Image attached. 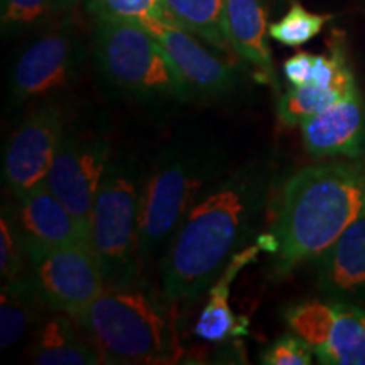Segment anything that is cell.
<instances>
[{"label":"cell","instance_id":"21","mask_svg":"<svg viewBox=\"0 0 365 365\" xmlns=\"http://www.w3.org/2000/svg\"><path fill=\"white\" fill-rule=\"evenodd\" d=\"M357 91L360 90L354 75L345 76L339 83L328 88L314 85L301 86V88L291 86L277 102V118L287 127L301 125L308 118L325 112L327 108L339 103L340 100L352 97Z\"/></svg>","mask_w":365,"mask_h":365},{"label":"cell","instance_id":"28","mask_svg":"<svg viewBox=\"0 0 365 365\" xmlns=\"http://www.w3.org/2000/svg\"><path fill=\"white\" fill-rule=\"evenodd\" d=\"M313 65H314V54L301 51L296 53L294 56L287 58L282 65V73H284L286 80L289 81L291 86L301 88L312 83L313 76Z\"/></svg>","mask_w":365,"mask_h":365},{"label":"cell","instance_id":"26","mask_svg":"<svg viewBox=\"0 0 365 365\" xmlns=\"http://www.w3.org/2000/svg\"><path fill=\"white\" fill-rule=\"evenodd\" d=\"M86 9L95 19H120L130 22L161 19L171 21L163 0H85Z\"/></svg>","mask_w":365,"mask_h":365},{"label":"cell","instance_id":"11","mask_svg":"<svg viewBox=\"0 0 365 365\" xmlns=\"http://www.w3.org/2000/svg\"><path fill=\"white\" fill-rule=\"evenodd\" d=\"M139 26L166 49L193 93L222 97L235 88L237 73L234 68L198 43L190 31L182 29L176 22L161 19L140 22Z\"/></svg>","mask_w":365,"mask_h":365},{"label":"cell","instance_id":"9","mask_svg":"<svg viewBox=\"0 0 365 365\" xmlns=\"http://www.w3.org/2000/svg\"><path fill=\"white\" fill-rule=\"evenodd\" d=\"M110 145L102 137L66 130L46 186L88 232L97 193L112 163Z\"/></svg>","mask_w":365,"mask_h":365},{"label":"cell","instance_id":"15","mask_svg":"<svg viewBox=\"0 0 365 365\" xmlns=\"http://www.w3.org/2000/svg\"><path fill=\"white\" fill-rule=\"evenodd\" d=\"M261 250L262 245L255 242L249 247L235 252L227 262L218 279L210 286L208 301L200 312L198 322L195 325V335L200 340L207 341V344L222 345L249 335L250 319L244 314H237L230 308V293L237 276L249 264L257 261V255Z\"/></svg>","mask_w":365,"mask_h":365},{"label":"cell","instance_id":"25","mask_svg":"<svg viewBox=\"0 0 365 365\" xmlns=\"http://www.w3.org/2000/svg\"><path fill=\"white\" fill-rule=\"evenodd\" d=\"M29 254L12 207H2L0 215V276L2 281L16 279L27 271Z\"/></svg>","mask_w":365,"mask_h":365},{"label":"cell","instance_id":"7","mask_svg":"<svg viewBox=\"0 0 365 365\" xmlns=\"http://www.w3.org/2000/svg\"><path fill=\"white\" fill-rule=\"evenodd\" d=\"M27 254L29 264L26 272L49 312L78 317L107 287L102 269L88 245H31Z\"/></svg>","mask_w":365,"mask_h":365},{"label":"cell","instance_id":"8","mask_svg":"<svg viewBox=\"0 0 365 365\" xmlns=\"http://www.w3.org/2000/svg\"><path fill=\"white\" fill-rule=\"evenodd\" d=\"M85 59L76 27L63 21L33 41L14 63L9 91L16 103L43 98L75 83Z\"/></svg>","mask_w":365,"mask_h":365},{"label":"cell","instance_id":"14","mask_svg":"<svg viewBox=\"0 0 365 365\" xmlns=\"http://www.w3.org/2000/svg\"><path fill=\"white\" fill-rule=\"evenodd\" d=\"M318 289L328 301L365 303V212L319 257Z\"/></svg>","mask_w":365,"mask_h":365},{"label":"cell","instance_id":"19","mask_svg":"<svg viewBox=\"0 0 365 365\" xmlns=\"http://www.w3.org/2000/svg\"><path fill=\"white\" fill-rule=\"evenodd\" d=\"M335 308L330 336L314 357L325 365H365V308L339 301Z\"/></svg>","mask_w":365,"mask_h":365},{"label":"cell","instance_id":"16","mask_svg":"<svg viewBox=\"0 0 365 365\" xmlns=\"http://www.w3.org/2000/svg\"><path fill=\"white\" fill-rule=\"evenodd\" d=\"M225 26L234 54L254 68L262 83L279 88L267 43V0H225Z\"/></svg>","mask_w":365,"mask_h":365},{"label":"cell","instance_id":"12","mask_svg":"<svg viewBox=\"0 0 365 365\" xmlns=\"http://www.w3.org/2000/svg\"><path fill=\"white\" fill-rule=\"evenodd\" d=\"M299 127L304 149L314 159H365V102L360 91Z\"/></svg>","mask_w":365,"mask_h":365},{"label":"cell","instance_id":"5","mask_svg":"<svg viewBox=\"0 0 365 365\" xmlns=\"http://www.w3.org/2000/svg\"><path fill=\"white\" fill-rule=\"evenodd\" d=\"M143 178L129 161L112 159L90 217L88 242L107 286L139 279V210Z\"/></svg>","mask_w":365,"mask_h":365},{"label":"cell","instance_id":"23","mask_svg":"<svg viewBox=\"0 0 365 365\" xmlns=\"http://www.w3.org/2000/svg\"><path fill=\"white\" fill-rule=\"evenodd\" d=\"M335 317V301H328V303L318 299L301 301L284 309L286 325L307 341L314 352L327 344Z\"/></svg>","mask_w":365,"mask_h":365},{"label":"cell","instance_id":"22","mask_svg":"<svg viewBox=\"0 0 365 365\" xmlns=\"http://www.w3.org/2000/svg\"><path fill=\"white\" fill-rule=\"evenodd\" d=\"M78 4L80 0H2V33L11 36L43 26L68 16Z\"/></svg>","mask_w":365,"mask_h":365},{"label":"cell","instance_id":"13","mask_svg":"<svg viewBox=\"0 0 365 365\" xmlns=\"http://www.w3.org/2000/svg\"><path fill=\"white\" fill-rule=\"evenodd\" d=\"M16 200L12 212L27 247H56L68 244H85L90 247L88 232L46 185Z\"/></svg>","mask_w":365,"mask_h":365},{"label":"cell","instance_id":"1","mask_svg":"<svg viewBox=\"0 0 365 365\" xmlns=\"http://www.w3.org/2000/svg\"><path fill=\"white\" fill-rule=\"evenodd\" d=\"M271 191L266 166L234 173L196 200L161 257L163 293L190 303L207 293L261 218Z\"/></svg>","mask_w":365,"mask_h":365},{"label":"cell","instance_id":"4","mask_svg":"<svg viewBox=\"0 0 365 365\" xmlns=\"http://www.w3.org/2000/svg\"><path fill=\"white\" fill-rule=\"evenodd\" d=\"M93 54L105 80L137 100L188 102L193 90L166 49L137 22L95 19Z\"/></svg>","mask_w":365,"mask_h":365},{"label":"cell","instance_id":"20","mask_svg":"<svg viewBox=\"0 0 365 365\" xmlns=\"http://www.w3.org/2000/svg\"><path fill=\"white\" fill-rule=\"evenodd\" d=\"M173 22L227 56L234 54L225 26V0H163Z\"/></svg>","mask_w":365,"mask_h":365},{"label":"cell","instance_id":"6","mask_svg":"<svg viewBox=\"0 0 365 365\" xmlns=\"http://www.w3.org/2000/svg\"><path fill=\"white\" fill-rule=\"evenodd\" d=\"M213 168L193 154H170L159 159L144 180L139 210V255L143 267L180 227L196 200L207 190Z\"/></svg>","mask_w":365,"mask_h":365},{"label":"cell","instance_id":"2","mask_svg":"<svg viewBox=\"0 0 365 365\" xmlns=\"http://www.w3.org/2000/svg\"><path fill=\"white\" fill-rule=\"evenodd\" d=\"M365 212V161L325 163L282 185L271 234L274 277L319 259Z\"/></svg>","mask_w":365,"mask_h":365},{"label":"cell","instance_id":"17","mask_svg":"<svg viewBox=\"0 0 365 365\" xmlns=\"http://www.w3.org/2000/svg\"><path fill=\"white\" fill-rule=\"evenodd\" d=\"M29 360L36 365L103 364L76 318L61 312H51L39 322L29 346Z\"/></svg>","mask_w":365,"mask_h":365},{"label":"cell","instance_id":"24","mask_svg":"<svg viewBox=\"0 0 365 365\" xmlns=\"http://www.w3.org/2000/svg\"><path fill=\"white\" fill-rule=\"evenodd\" d=\"M331 16L314 14L293 2L279 21L269 26V36L286 48H299L322 33Z\"/></svg>","mask_w":365,"mask_h":365},{"label":"cell","instance_id":"27","mask_svg":"<svg viewBox=\"0 0 365 365\" xmlns=\"http://www.w3.org/2000/svg\"><path fill=\"white\" fill-rule=\"evenodd\" d=\"M314 350L296 333H286L274 340L259 357L264 365H309L313 364Z\"/></svg>","mask_w":365,"mask_h":365},{"label":"cell","instance_id":"18","mask_svg":"<svg viewBox=\"0 0 365 365\" xmlns=\"http://www.w3.org/2000/svg\"><path fill=\"white\" fill-rule=\"evenodd\" d=\"M46 308L43 298L26 274L4 281L0 293V346L11 349L39 323Z\"/></svg>","mask_w":365,"mask_h":365},{"label":"cell","instance_id":"29","mask_svg":"<svg viewBox=\"0 0 365 365\" xmlns=\"http://www.w3.org/2000/svg\"><path fill=\"white\" fill-rule=\"evenodd\" d=\"M271 2V4H284L286 0H267V4Z\"/></svg>","mask_w":365,"mask_h":365},{"label":"cell","instance_id":"3","mask_svg":"<svg viewBox=\"0 0 365 365\" xmlns=\"http://www.w3.org/2000/svg\"><path fill=\"white\" fill-rule=\"evenodd\" d=\"M75 318L103 364L170 365L182 357L176 303L143 277L107 286Z\"/></svg>","mask_w":365,"mask_h":365},{"label":"cell","instance_id":"10","mask_svg":"<svg viewBox=\"0 0 365 365\" xmlns=\"http://www.w3.org/2000/svg\"><path fill=\"white\" fill-rule=\"evenodd\" d=\"M65 132V115L56 105L36 108L12 132L4 149L2 178L16 198L46 185Z\"/></svg>","mask_w":365,"mask_h":365}]
</instances>
